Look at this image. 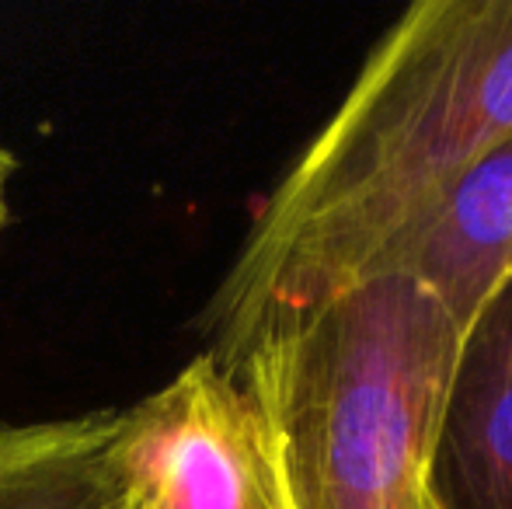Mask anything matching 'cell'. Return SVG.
Segmentation results:
<instances>
[{"instance_id": "6da1fadb", "label": "cell", "mask_w": 512, "mask_h": 509, "mask_svg": "<svg viewBox=\"0 0 512 509\" xmlns=\"http://www.w3.org/2000/svg\"><path fill=\"white\" fill-rule=\"evenodd\" d=\"M512 136V0H418L262 199L199 328L373 283L478 157Z\"/></svg>"}, {"instance_id": "7a4b0ae2", "label": "cell", "mask_w": 512, "mask_h": 509, "mask_svg": "<svg viewBox=\"0 0 512 509\" xmlns=\"http://www.w3.org/2000/svg\"><path fill=\"white\" fill-rule=\"evenodd\" d=\"M255 405L279 509H425L460 335L405 276L199 328Z\"/></svg>"}, {"instance_id": "3957f363", "label": "cell", "mask_w": 512, "mask_h": 509, "mask_svg": "<svg viewBox=\"0 0 512 509\" xmlns=\"http://www.w3.org/2000/svg\"><path fill=\"white\" fill-rule=\"evenodd\" d=\"M115 461L133 509H279L255 405L203 349L119 408Z\"/></svg>"}, {"instance_id": "277c9868", "label": "cell", "mask_w": 512, "mask_h": 509, "mask_svg": "<svg viewBox=\"0 0 512 509\" xmlns=\"http://www.w3.org/2000/svg\"><path fill=\"white\" fill-rule=\"evenodd\" d=\"M380 276L425 290L464 339L512 283V136L464 171L439 206L387 255Z\"/></svg>"}, {"instance_id": "5b68a950", "label": "cell", "mask_w": 512, "mask_h": 509, "mask_svg": "<svg viewBox=\"0 0 512 509\" xmlns=\"http://www.w3.org/2000/svg\"><path fill=\"white\" fill-rule=\"evenodd\" d=\"M432 496L443 509H512V283L460 339L439 412Z\"/></svg>"}, {"instance_id": "8992f818", "label": "cell", "mask_w": 512, "mask_h": 509, "mask_svg": "<svg viewBox=\"0 0 512 509\" xmlns=\"http://www.w3.org/2000/svg\"><path fill=\"white\" fill-rule=\"evenodd\" d=\"M119 408L0 419V509H133L115 461Z\"/></svg>"}, {"instance_id": "52a82bcc", "label": "cell", "mask_w": 512, "mask_h": 509, "mask_svg": "<svg viewBox=\"0 0 512 509\" xmlns=\"http://www.w3.org/2000/svg\"><path fill=\"white\" fill-rule=\"evenodd\" d=\"M14 175H18V161H14L11 150L0 143V234L7 231V224H11V185H14Z\"/></svg>"}, {"instance_id": "ba28073f", "label": "cell", "mask_w": 512, "mask_h": 509, "mask_svg": "<svg viewBox=\"0 0 512 509\" xmlns=\"http://www.w3.org/2000/svg\"><path fill=\"white\" fill-rule=\"evenodd\" d=\"M425 509H443V506H439V499L432 496V485H429V496H425Z\"/></svg>"}]
</instances>
